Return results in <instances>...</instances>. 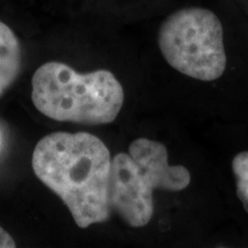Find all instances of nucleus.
Here are the masks:
<instances>
[{"label":"nucleus","mask_w":248,"mask_h":248,"mask_svg":"<svg viewBox=\"0 0 248 248\" xmlns=\"http://www.w3.org/2000/svg\"><path fill=\"white\" fill-rule=\"evenodd\" d=\"M31 83L33 106L58 122L109 124L124 104L123 86L109 70L78 74L66 63L52 61L35 71Z\"/></svg>","instance_id":"f03ea898"},{"label":"nucleus","mask_w":248,"mask_h":248,"mask_svg":"<svg viewBox=\"0 0 248 248\" xmlns=\"http://www.w3.org/2000/svg\"><path fill=\"white\" fill-rule=\"evenodd\" d=\"M16 247V243L12 238V235L7 231L0 226V248H14Z\"/></svg>","instance_id":"0eeeda50"},{"label":"nucleus","mask_w":248,"mask_h":248,"mask_svg":"<svg viewBox=\"0 0 248 248\" xmlns=\"http://www.w3.org/2000/svg\"><path fill=\"white\" fill-rule=\"evenodd\" d=\"M191 171L170 164L166 145L150 138H137L128 152L111 157L110 206L124 223L142 228L154 215V192L177 193L191 185Z\"/></svg>","instance_id":"7ed1b4c3"},{"label":"nucleus","mask_w":248,"mask_h":248,"mask_svg":"<svg viewBox=\"0 0 248 248\" xmlns=\"http://www.w3.org/2000/svg\"><path fill=\"white\" fill-rule=\"evenodd\" d=\"M22 53L13 30L0 21V97L16 80L21 70Z\"/></svg>","instance_id":"39448f33"},{"label":"nucleus","mask_w":248,"mask_h":248,"mask_svg":"<svg viewBox=\"0 0 248 248\" xmlns=\"http://www.w3.org/2000/svg\"><path fill=\"white\" fill-rule=\"evenodd\" d=\"M37 178L67 206L76 225L86 229L111 215L109 148L89 132H53L32 153Z\"/></svg>","instance_id":"f257e3e1"},{"label":"nucleus","mask_w":248,"mask_h":248,"mask_svg":"<svg viewBox=\"0 0 248 248\" xmlns=\"http://www.w3.org/2000/svg\"><path fill=\"white\" fill-rule=\"evenodd\" d=\"M157 44L167 63L183 76L208 83L224 75L223 26L209 9L188 7L172 13L160 28Z\"/></svg>","instance_id":"20e7f679"},{"label":"nucleus","mask_w":248,"mask_h":248,"mask_svg":"<svg viewBox=\"0 0 248 248\" xmlns=\"http://www.w3.org/2000/svg\"><path fill=\"white\" fill-rule=\"evenodd\" d=\"M232 175L234 177L235 193L248 214V151H241L231 161Z\"/></svg>","instance_id":"423d86ee"}]
</instances>
